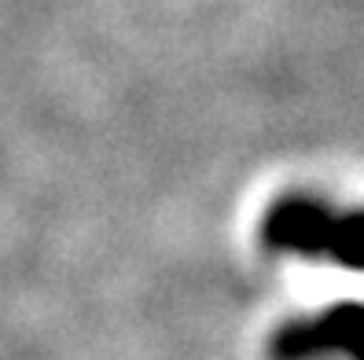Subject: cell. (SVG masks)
<instances>
[{
	"instance_id": "obj_1",
	"label": "cell",
	"mask_w": 364,
	"mask_h": 360,
	"mask_svg": "<svg viewBox=\"0 0 364 360\" xmlns=\"http://www.w3.org/2000/svg\"><path fill=\"white\" fill-rule=\"evenodd\" d=\"M364 360V305H335L316 320H294L272 334V360Z\"/></svg>"
},
{
	"instance_id": "obj_2",
	"label": "cell",
	"mask_w": 364,
	"mask_h": 360,
	"mask_svg": "<svg viewBox=\"0 0 364 360\" xmlns=\"http://www.w3.org/2000/svg\"><path fill=\"white\" fill-rule=\"evenodd\" d=\"M338 231V217L324 202L306 199V195H291L284 202H276L265 217V243L272 250H287V253H306V258H316V253H331Z\"/></svg>"
}]
</instances>
